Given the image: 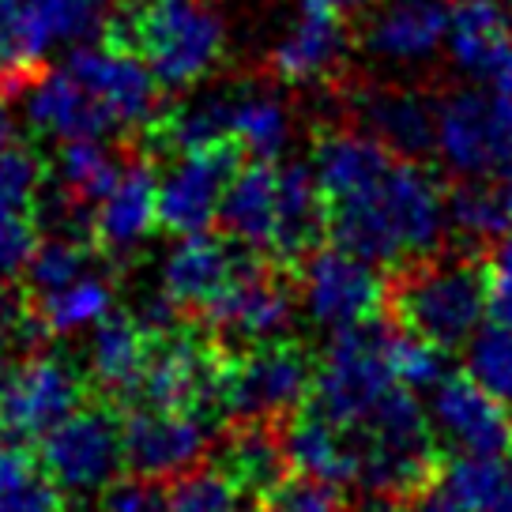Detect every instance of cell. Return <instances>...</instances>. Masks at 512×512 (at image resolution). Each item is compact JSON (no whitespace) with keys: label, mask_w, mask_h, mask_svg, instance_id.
Segmentation results:
<instances>
[{"label":"cell","mask_w":512,"mask_h":512,"mask_svg":"<svg viewBox=\"0 0 512 512\" xmlns=\"http://www.w3.org/2000/svg\"><path fill=\"white\" fill-rule=\"evenodd\" d=\"M445 189L418 159H396L358 192L328 204V238L377 268L433 256L445 238Z\"/></svg>","instance_id":"6da1fadb"},{"label":"cell","mask_w":512,"mask_h":512,"mask_svg":"<svg viewBox=\"0 0 512 512\" xmlns=\"http://www.w3.org/2000/svg\"><path fill=\"white\" fill-rule=\"evenodd\" d=\"M106 38L140 53L162 87H196L226 53V19L211 0H132Z\"/></svg>","instance_id":"7a4b0ae2"},{"label":"cell","mask_w":512,"mask_h":512,"mask_svg":"<svg viewBox=\"0 0 512 512\" xmlns=\"http://www.w3.org/2000/svg\"><path fill=\"white\" fill-rule=\"evenodd\" d=\"M490 298L486 260L471 253L456 256H422L403 264L388 283V317L396 328L437 347H464L482 328Z\"/></svg>","instance_id":"3957f363"},{"label":"cell","mask_w":512,"mask_h":512,"mask_svg":"<svg viewBox=\"0 0 512 512\" xmlns=\"http://www.w3.org/2000/svg\"><path fill=\"white\" fill-rule=\"evenodd\" d=\"M358 452V479L369 497L415 494L437 475V433L430 411L411 396V388H392L358 426H351Z\"/></svg>","instance_id":"277c9868"},{"label":"cell","mask_w":512,"mask_h":512,"mask_svg":"<svg viewBox=\"0 0 512 512\" xmlns=\"http://www.w3.org/2000/svg\"><path fill=\"white\" fill-rule=\"evenodd\" d=\"M113 0H0V87L23 91L57 46L106 34Z\"/></svg>","instance_id":"5b68a950"},{"label":"cell","mask_w":512,"mask_h":512,"mask_svg":"<svg viewBox=\"0 0 512 512\" xmlns=\"http://www.w3.org/2000/svg\"><path fill=\"white\" fill-rule=\"evenodd\" d=\"M388 332L384 320H362L343 332H332V343L320 354L309 388V411L324 415L343 430L358 426L362 418L396 388L388 366Z\"/></svg>","instance_id":"8992f818"},{"label":"cell","mask_w":512,"mask_h":512,"mask_svg":"<svg viewBox=\"0 0 512 512\" xmlns=\"http://www.w3.org/2000/svg\"><path fill=\"white\" fill-rule=\"evenodd\" d=\"M313 388V362L294 339H272L226 354L219 377V415L234 422H279L294 415Z\"/></svg>","instance_id":"52a82bcc"},{"label":"cell","mask_w":512,"mask_h":512,"mask_svg":"<svg viewBox=\"0 0 512 512\" xmlns=\"http://www.w3.org/2000/svg\"><path fill=\"white\" fill-rule=\"evenodd\" d=\"M38 464L61 494H102L125 467V433L113 407H80L38 441Z\"/></svg>","instance_id":"ba28073f"},{"label":"cell","mask_w":512,"mask_h":512,"mask_svg":"<svg viewBox=\"0 0 512 512\" xmlns=\"http://www.w3.org/2000/svg\"><path fill=\"white\" fill-rule=\"evenodd\" d=\"M437 155L456 177H497L512 166V95L456 91L437 102Z\"/></svg>","instance_id":"9c48e42d"},{"label":"cell","mask_w":512,"mask_h":512,"mask_svg":"<svg viewBox=\"0 0 512 512\" xmlns=\"http://www.w3.org/2000/svg\"><path fill=\"white\" fill-rule=\"evenodd\" d=\"M298 294L305 317L324 332H343L351 324L373 320L388 298V283L377 264L347 253L343 245H317L298 264Z\"/></svg>","instance_id":"30bf717a"},{"label":"cell","mask_w":512,"mask_h":512,"mask_svg":"<svg viewBox=\"0 0 512 512\" xmlns=\"http://www.w3.org/2000/svg\"><path fill=\"white\" fill-rule=\"evenodd\" d=\"M87 377L61 354H34L0 377V441H42L57 422L80 411Z\"/></svg>","instance_id":"8fae6325"},{"label":"cell","mask_w":512,"mask_h":512,"mask_svg":"<svg viewBox=\"0 0 512 512\" xmlns=\"http://www.w3.org/2000/svg\"><path fill=\"white\" fill-rule=\"evenodd\" d=\"M226 351L211 336L196 328L174 324L170 332L151 336L144 384L140 396L151 407L170 411H196V415H219V377H223Z\"/></svg>","instance_id":"7c38bea8"},{"label":"cell","mask_w":512,"mask_h":512,"mask_svg":"<svg viewBox=\"0 0 512 512\" xmlns=\"http://www.w3.org/2000/svg\"><path fill=\"white\" fill-rule=\"evenodd\" d=\"M294 317V294L283 283V275L272 272L268 264L253 260L241 268L204 309L200 324L226 354L249 351L260 343L283 339Z\"/></svg>","instance_id":"4fadbf2b"},{"label":"cell","mask_w":512,"mask_h":512,"mask_svg":"<svg viewBox=\"0 0 512 512\" xmlns=\"http://www.w3.org/2000/svg\"><path fill=\"white\" fill-rule=\"evenodd\" d=\"M64 72L80 83L91 98H98L113 117L117 132L125 128H147L162 113V83L147 68L140 53L117 46L110 38L102 42H80L72 46Z\"/></svg>","instance_id":"5bb4252c"},{"label":"cell","mask_w":512,"mask_h":512,"mask_svg":"<svg viewBox=\"0 0 512 512\" xmlns=\"http://www.w3.org/2000/svg\"><path fill=\"white\" fill-rule=\"evenodd\" d=\"M241 166L234 140L181 151V159L159 177V226L174 238L200 234L219 219V204L230 177Z\"/></svg>","instance_id":"9a60e30c"},{"label":"cell","mask_w":512,"mask_h":512,"mask_svg":"<svg viewBox=\"0 0 512 512\" xmlns=\"http://www.w3.org/2000/svg\"><path fill=\"white\" fill-rule=\"evenodd\" d=\"M125 433V464L144 479H177L200 464L211 445V418L170 407H136Z\"/></svg>","instance_id":"2e32d148"},{"label":"cell","mask_w":512,"mask_h":512,"mask_svg":"<svg viewBox=\"0 0 512 512\" xmlns=\"http://www.w3.org/2000/svg\"><path fill=\"white\" fill-rule=\"evenodd\" d=\"M430 426L452 452H505L512 448L509 407L482 392L471 377H441L430 388Z\"/></svg>","instance_id":"e0dca14e"},{"label":"cell","mask_w":512,"mask_h":512,"mask_svg":"<svg viewBox=\"0 0 512 512\" xmlns=\"http://www.w3.org/2000/svg\"><path fill=\"white\" fill-rule=\"evenodd\" d=\"M256 260L253 249L226 238H211L208 230L185 234L162 260V294L181 313H200L219 290Z\"/></svg>","instance_id":"ac0fdd59"},{"label":"cell","mask_w":512,"mask_h":512,"mask_svg":"<svg viewBox=\"0 0 512 512\" xmlns=\"http://www.w3.org/2000/svg\"><path fill=\"white\" fill-rule=\"evenodd\" d=\"M159 226V174L155 162L140 155L128 159L113 189L95 211V245L113 260L136 253L144 238Z\"/></svg>","instance_id":"d6986e66"},{"label":"cell","mask_w":512,"mask_h":512,"mask_svg":"<svg viewBox=\"0 0 512 512\" xmlns=\"http://www.w3.org/2000/svg\"><path fill=\"white\" fill-rule=\"evenodd\" d=\"M362 132L381 140L403 159H426L437 151V102L407 87H366L354 95Z\"/></svg>","instance_id":"ffe728a7"},{"label":"cell","mask_w":512,"mask_h":512,"mask_svg":"<svg viewBox=\"0 0 512 512\" xmlns=\"http://www.w3.org/2000/svg\"><path fill=\"white\" fill-rule=\"evenodd\" d=\"M23 113H27V125L42 136L53 140H102L117 132L113 117L106 113V106L83 91L80 83L72 80L68 72H38L23 87Z\"/></svg>","instance_id":"44dd1931"},{"label":"cell","mask_w":512,"mask_h":512,"mask_svg":"<svg viewBox=\"0 0 512 512\" xmlns=\"http://www.w3.org/2000/svg\"><path fill=\"white\" fill-rule=\"evenodd\" d=\"M347 49H351L347 19L302 4V16L279 38V46L268 57V68H272L275 80L287 83V87L324 83L347 64Z\"/></svg>","instance_id":"7402d4cb"},{"label":"cell","mask_w":512,"mask_h":512,"mask_svg":"<svg viewBox=\"0 0 512 512\" xmlns=\"http://www.w3.org/2000/svg\"><path fill=\"white\" fill-rule=\"evenodd\" d=\"M324 238H328V204L313 177V166H302V162L279 166L272 256L287 268H298Z\"/></svg>","instance_id":"603a6c76"},{"label":"cell","mask_w":512,"mask_h":512,"mask_svg":"<svg viewBox=\"0 0 512 512\" xmlns=\"http://www.w3.org/2000/svg\"><path fill=\"white\" fill-rule=\"evenodd\" d=\"M147 354H151V336L136 317H106L95 324V336L87 347V373L98 384L102 396L110 400H132L140 396L144 384Z\"/></svg>","instance_id":"cb8c5ba5"},{"label":"cell","mask_w":512,"mask_h":512,"mask_svg":"<svg viewBox=\"0 0 512 512\" xmlns=\"http://www.w3.org/2000/svg\"><path fill=\"white\" fill-rule=\"evenodd\" d=\"M275 204H279V166H272V159H256L249 166H238V174L230 177L219 204V223L245 249L272 253Z\"/></svg>","instance_id":"d4e9b609"},{"label":"cell","mask_w":512,"mask_h":512,"mask_svg":"<svg viewBox=\"0 0 512 512\" xmlns=\"http://www.w3.org/2000/svg\"><path fill=\"white\" fill-rule=\"evenodd\" d=\"M283 445H287L290 467L298 475H313L332 486H351L358 479V452H354L351 430L328 422L317 411H294L283 418Z\"/></svg>","instance_id":"484cf974"},{"label":"cell","mask_w":512,"mask_h":512,"mask_svg":"<svg viewBox=\"0 0 512 512\" xmlns=\"http://www.w3.org/2000/svg\"><path fill=\"white\" fill-rule=\"evenodd\" d=\"M512 42L509 0H452L448 4V53L467 76L490 72L497 53Z\"/></svg>","instance_id":"4316f807"},{"label":"cell","mask_w":512,"mask_h":512,"mask_svg":"<svg viewBox=\"0 0 512 512\" xmlns=\"http://www.w3.org/2000/svg\"><path fill=\"white\" fill-rule=\"evenodd\" d=\"M448 34V8L441 0H392L369 23L366 49L384 61H422Z\"/></svg>","instance_id":"83f0119b"},{"label":"cell","mask_w":512,"mask_h":512,"mask_svg":"<svg viewBox=\"0 0 512 512\" xmlns=\"http://www.w3.org/2000/svg\"><path fill=\"white\" fill-rule=\"evenodd\" d=\"M287 467V445L275 422H238L226 445L219 448V471L256 501L287 479Z\"/></svg>","instance_id":"f1b7e54d"},{"label":"cell","mask_w":512,"mask_h":512,"mask_svg":"<svg viewBox=\"0 0 512 512\" xmlns=\"http://www.w3.org/2000/svg\"><path fill=\"white\" fill-rule=\"evenodd\" d=\"M230 121H234V91H219V95H204L181 102L174 110H162L144 136H151L155 151H196V147L223 144L234 140L230 136Z\"/></svg>","instance_id":"f546056e"},{"label":"cell","mask_w":512,"mask_h":512,"mask_svg":"<svg viewBox=\"0 0 512 512\" xmlns=\"http://www.w3.org/2000/svg\"><path fill=\"white\" fill-rule=\"evenodd\" d=\"M437 475L467 512H512V460L501 452H456Z\"/></svg>","instance_id":"4dcf8cb0"},{"label":"cell","mask_w":512,"mask_h":512,"mask_svg":"<svg viewBox=\"0 0 512 512\" xmlns=\"http://www.w3.org/2000/svg\"><path fill=\"white\" fill-rule=\"evenodd\" d=\"M125 162L113 155L102 140H64L57 155V189L83 208H98L102 196L113 189Z\"/></svg>","instance_id":"1f68e13d"},{"label":"cell","mask_w":512,"mask_h":512,"mask_svg":"<svg viewBox=\"0 0 512 512\" xmlns=\"http://www.w3.org/2000/svg\"><path fill=\"white\" fill-rule=\"evenodd\" d=\"M230 136L241 151L256 159H279L290 140V113L268 91H238L234 95V121Z\"/></svg>","instance_id":"d6a6232c"},{"label":"cell","mask_w":512,"mask_h":512,"mask_svg":"<svg viewBox=\"0 0 512 512\" xmlns=\"http://www.w3.org/2000/svg\"><path fill=\"white\" fill-rule=\"evenodd\" d=\"M448 226L471 245H490L501 234H509V211L501 204L497 185H486V177H460V185L445 192Z\"/></svg>","instance_id":"836d02e7"},{"label":"cell","mask_w":512,"mask_h":512,"mask_svg":"<svg viewBox=\"0 0 512 512\" xmlns=\"http://www.w3.org/2000/svg\"><path fill=\"white\" fill-rule=\"evenodd\" d=\"M110 305L113 287L102 275L87 272L76 283H68V287L42 294L38 298V317H42L49 336H68V332H80V328L98 324L110 313Z\"/></svg>","instance_id":"e575fe53"},{"label":"cell","mask_w":512,"mask_h":512,"mask_svg":"<svg viewBox=\"0 0 512 512\" xmlns=\"http://www.w3.org/2000/svg\"><path fill=\"white\" fill-rule=\"evenodd\" d=\"M162 512H260V501L245 494L238 482H230L215 467V471H185L170 482L166 490V509Z\"/></svg>","instance_id":"d590c367"},{"label":"cell","mask_w":512,"mask_h":512,"mask_svg":"<svg viewBox=\"0 0 512 512\" xmlns=\"http://www.w3.org/2000/svg\"><path fill=\"white\" fill-rule=\"evenodd\" d=\"M91 245L95 241L76 238V234H49L46 241H38L31 264H27V283L34 294L42 298L49 290H61L91 272V256H95Z\"/></svg>","instance_id":"8d00e7d4"},{"label":"cell","mask_w":512,"mask_h":512,"mask_svg":"<svg viewBox=\"0 0 512 512\" xmlns=\"http://www.w3.org/2000/svg\"><path fill=\"white\" fill-rule=\"evenodd\" d=\"M464 373L497 403L512 407V328L490 324L467 339Z\"/></svg>","instance_id":"74e56055"},{"label":"cell","mask_w":512,"mask_h":512,"mask_svg":"<svg viewBox=\"0 0 512 512\" xmlns=\"http://www.w3.org/2000/svg\"><path fill=\"white\" fill-rule=\"evenodd\" d=\"M388 366H392L396 384L411 388V392H430L441 377H448L445 347L411 336V332H403L396 324L388 332Z\"/></svg>","instance_id":"f35d334b"},{"label":"cell","mask_w":512,"mask_h":512,"mask_svg":"<svg viewBox=\"0 0 512 512\" xmlns=\"http://www.w3.org/2000/svg\"><path fill=\"white\" fill-rule=\"evenodd\" d=\"M38 215L34 204L0 196V283H12L27 272L34 249H38Z\"/></svg>","instance_id":"ab89813d"},{"label":"cell","mask_w":512,"mask_h":512,"mask_svg":"<svg viewBox=\"0 0 512 512\" xmlns=\"http://www.w3.org/2000/svg\"><path fill=\"white\" fill-rule=\"evenodd\" d=\"M260 512H343V486L313 475L283 479L272 494L260 497Z\"/></svg>","instance_id":"60d3db41"},{"label":"cell","mask_w":512,"mask_h":512,"mask_svg":"<svg viewBox=\"0 0 512 512\" xmlns=\"http://www.w3.org/2000/svg\"><path fill=\"white\" fill-rule=\"evenodd\" d=\"M162 509H166V494L155 486V479H144V475H136V479L128 482L113 479L102 490V505H98V512H162Z\"/></svg>","instance_id":"b9f144b4"},{"label":"cell","mask_w":512,"mask_h":512,"mask_svg":"<svg viewBox=\"0 0 512 512\" xmlns=\"http://www.w3.org/2000/svg\"><path fill=\"white\" fill-rule=\"evenodd\" d=\"M34 479H38V471H34L31 456L23 452V445L0 441V512L8 509Z\"/></svg>","instance_id":"7bdbcfd3"},{"label":"cell","mask_w":512,"mask_h":512,"mask_svg":"<svg viewBox=\"0 0 512 512\" xmlns=\"http://www.w3.org/2000/svg\"><path fill=\"white\" fill-rule=\"evenodd\" d=\"M392 512H467V509L448 494L441 482H437V486L426 482V486H418L415 494L392 501Z\"/></svg>","instance_id":"ee69618b"},{"label":"cell","mask_w":512,"mask_h":512,"mask_svg":"<svg viewBox=\"0 0 512 512\" xmlns=\"http://www.w3.org/2000/svg\"><path fill=\"white\" fill-rule=\"evenodd\" d=\"M4 512H61V490L49 479H34Z\"/></svg>","instance_id":"f6af8a7d"},{"label":"cell","mask_w":512,"mask_h":512,"mask_svg":"<svg viewBox=\"0 0 512 512\" xmlns=\"http://www.w3.org/2000/svg\"><path fill=\"white\" fill-rule=\"evenodd\" d=\"M486 275H490V283L512 287V234H501V238H497L494 253L486 260Z\"/></svg>","instance_id":"bcb514c9"},{"label":"cell","mask_w":512,"mask_h":512,"mask_svg":"<svg viewBox=\"0 0 512 512\" xmlns=\"http://www.w3.org/2000/svg\"><path fill=\"white\" fill-rule=\"evenodd\" d=\"M486 317L494 320V324H505V328H512V287L490 283V298H486Z\"/></svg>","instance_id":"7dc6e473"},{"label":"cell","mask_w":512,"mask_h":512,"mask_svg":"<svg viewBox=\"0 0 512 512\" xmlns=\"http://www.w3.org/2000/svg\"><path fill=\"white\" fill-rule=\"evenodd\" d=\"M305 8H317V12H328V16L351 19L358 12H366L373 0H302Z\"/></svg>","instance_id":"c3c4849f"},{"label":"cell","mask_w":512,"mask_h":512,"mask_svg":"<svg viewBox=\"0 0 512 512\" xmlns=\"http://www.w3.org/2000/svg\"><path fill=\"white\" fill-rule=\"evenodd\" d=\"M497 192H501V204H505V211H509V223H512V166L501 174V185H497Z\"/></svg>","instance_id":"681fc988"}]
</instances>
